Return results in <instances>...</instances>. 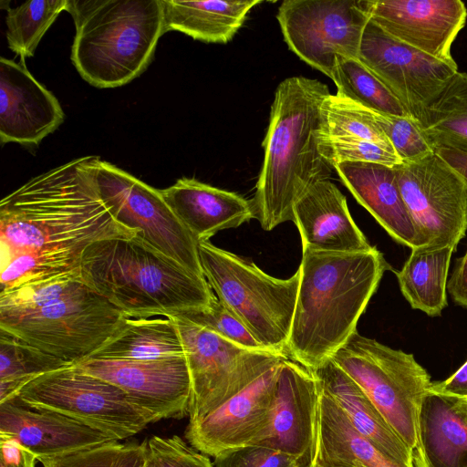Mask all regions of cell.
Segmentation results:
<instances>
[{
  "label": "cell",
  "mask_w": 467,
  "mask_h": 467,
  "mask_svg": "<svg viewBox=\"0 0 467 467\" xmlns=\"http://www.w3.org/2000/svg\"><path fill=\"white\" fill-rule=\"evenodd\" d=\"M99 157L85 156L33 177L0 202L1 264L33 252L85 249L94 242L135 237L102 199Z\"/></svg>",
  "instance_id": "6da1fadb"
},
{
  "label": "cell",
  "mask_w": 467,
  "mask_h": 467,
  "mask_svg": "<svg viewBox=\"0 0 467 467\" xmlns=\"http://www.w3.org/2000/svg\"><path fill=\"white\" fill-rule=\"evenodd\" d=\"M300 284L286 358L315 371L357 332V324L389 269L374 246L364 252L302 251Z\"/></svg>",
  "instance_id": "7a4b0ae2"
},
{
  "label": "cell",
  "mask_w": 467,
  "mask_h": 467,
  "mask_svg": "<svg viewBox=\"0 0 467 467\" xmlns=\"http://www.w3.org/2000/svg\"><path fill=\"white\" fill-rule=\"evenodd\" d=\"M330 94L326 84L302 76L277 86L264 141V161L252 204L261 227L271 231L293 222L296 202L334 169L321 155L320 109Z\"/></svg>",
  "instance_id": "3957f363"
},
{
  "label": "cell",
  "mask_w": 467,
  "mask_h": 467,
  "mask_svg": "<svg viewBox=\"0 0 467 467\" xmlns=\"http://www.w3.org/2000/svg\"><path fill=\"white\" fill-rule=\"evenodd\" d=\"M84 283L131 317H170L209 307L216 298L204 277L139 238L92 243L80 263Z\"/></svg>",
  "instance_id": "277c9868"
},
{
  "label": "cell",
  "mask_w": 467,
  "mask_h": 467,
  "mask_svg": "<svg viewBox=\"0 0 467 467\" xmlns=\"http://www.w3.org/2000/svg\"><path fill=\"white\" fill-rule=\"evenodd\" d=\"M66 11L76 27L71 61L100 88L139 77L165 33L161 0H67Z\"/></svg>",
  "instance_id": "5b68a950"
},
{
  "label": "cell",
  "mask_w": 467,
  "mask_h": 467,
  "mask_svg": "<svg viewBox=\"0 0 467 467\" xmlns=\"http://www.w3.org/2000/svg\"><path fill=\"white\" fill-rule=\"evenodd\" d=\"M126 316L82 280H59L40 302L0 306V329L69 363L90 357Z\"/></svg>",
  "instance_id": "8992f818"
},
{
  "label": "cell",
  "mask_w": 467,
  "mask_h": 467,
  "mask_svg": "<svg viewBox=\"0 0 467 467\" xmlns=\"http://www.w3.org/2000/svg\"><path fill=\"white\" fill-rule=\"evenodd\" d=\"M202 274L217 299L267 350L285 356L300 284L269 275L254 262L203 241L198 243Z\"/></svg>",
  "instance_id": "52a82bcc"
},
{
  "label": "cell",
  "mask_w": 467,
  "mask_h": 467,
  "mask_svg": "<svg viewBox=\"0 0 467 467\" xmlns=\"http://www.w3.org/2000/svg\"><path fill=\"white\" fill-rule=\"evenodd\" d=\"M332 359L361 388L412 451L420 407L432 382L412 354L355 332Z\"/></svg>",
  "instance_id": "ba28073f"
},
{
  "label": "cell",
  "mask_w": 467,
  "mask_h": 467,
  "mask_svg": "<svg viewBox=\"0 0 467 467\" xmlns=\"http://www.w3.org/2000/svg\"><path fill=\"white\" fill-rule=\"evenodd\" d=\"M16 395L30 407L62 413L119 441L155 422L121 389L75 364L35 378Z\"/></svg>",
  "instance_id": "9c48e42d"
},
{
  "label": "cell",
  "mask_w": 467,
  "mask_h": 467,
  "mask_svg": "<svg viewBox=\"0 0 467 467\" xmlns=\"http://www.w3.org/2000/svg\"><path fill=\"white\" fill-rule=\"evenodd\" d=\"M173 317L183 344L192 383L189 421L207 415L285 356L234 344L186 317Z\"/></svg>",
  "instance_id": "30bf717a"
},
{
  "label": "cell",
  "mask_w": 467,
  "mask_h": 467,
  "mask_svg": "<svg viewBox=\"0 0 467 467\" xmlns=\"http://www.w3.org/2000/svg\"><path fill=\"white\" fill-rule=\"evenodd\" d=\"M96 180L100 195L114 218L136 237L204 277L198 242L155 189L119 167L99 159Z\"/></svg>",
  "instance_id": "8fae6325"
},
{
  "label": "cell",
  "mask_w": 467,
  "mask_h": 467,
  "mask_svg": "<svg viewBox=\"0 0 467 467\" xmlns=\"http://www.w3.org/2000/svg\"><path fill=\"white\" fill-rule=\"evenodd\" d=\"M276 18L290 50L329 78L338 60L358 58L369 21L360 0H285Z\"/></svg>",
  "instance_id": "7c38bea8"
},
{
  "label": "cell",
  "mask_w": 467,
  "mask_h": 467,
  "mask_svg": "<svg viewBox=\"0 0 467 467\" xmlns=\"http://www.w3.org/2000/svg\"><path fill=\"white\" fill-rule=\"evenodd\" d=\"M424 250L456 248L467 230V191L436 152L393 167Z\"/></svg>",
  "instance_id": "4fadbf2b"
},
{
  "label": "cell",
  "mask_w": 467,
  "mask_h": 467,
  "mask_svg": "<svg viewBox=\"0 0 467 467\" xmlns=\"http://www.w3.org/2000/svg\"><path fill=\"white\" fill-rule=\"evenodd\" d=\"M358 59L418 120L427 104L458 71L457 64L441 61L394 39L370 20L363 32Z\"/></svg>",
  "instance_id": "5bb4252c"
},
{
  "label": "cell",
  "mask_w": 467,
  "mask_h": 467,
  "mask_svg": "<svg viewBox=\"0 0 467 467\" xmlns=\"http://www.w3.org/2000/svg\"><path fill=\"white\" fill-rule=\"evenodd\" d=\"M74 364L121 389L155 422L189 417L192 383L185 357L159 360L88 358Z\"/></svg>",
  "instance_id": "9a60e30c"
},
{
  "label": "cell",
  "mask_w": 467,
  "mask_h": 467,
  "mask_svg": "<svg viewBox=\"0 0 467 467\" xmlns=\"http://www.w3.org/2000/svg\"><path fill=\"white\" fill-rule=\"evenodd\" d=\"M280 362L214 410L189 421L184 433L188 443L213 458L258 444L270 422Z\"/></svg>",
  "instance_id": "2e32d148"
},
{
  "label": "cell",
  "mask_w": 467,
  "mask_h": 467,
  "mask_svg": "<svg viewBox=\"0 0 467 467\" xmlns=\"http://www.w3.org/2000/svg\"><path fill=\"white\" fill-rule=\"evenodd\" d=\"M368 18L394 39L456 64L451 46L466 23L460 0H360Z\"/></svg>",
  "instance_id": "e0dca14e"
},
{
  "label": "cell",
  "mask_w": 467,
  "mask_h": 467,
  "mask_svg": "<svg viewBox=\"0 0 467 467\" xmlns=\"http://www.w3.org/2000/svg\"><path fill=\"white\" fill-rule=\"evenodd\" d=\"M57 99L24 65L0 58V140L37 146L64 121Z\"/></svg>",
  "instance_id": "ac0fdd59"
},
{
  "label": "cell",
  "mask_w": 467,
  "mask_h": 467,
  "mask_svg": "<svg viewBox=\"0 0 467 467\" xmlns=\"http://www.w3.org/2000/svg\"><path fill=\"white\" fill-rule=\"evenodd\" d=\"M318 391L319 381L312 371L291 359H282L270 422L258 444L277 449L306 467L313 447Z\"/></svg>",
  "instance_id": "d6986e66"
},
{
  "label": "cell",
  "mask_w": 467,
  "mask_h": 467,
  "mask_svg": "<svg viewBox=\"0 0 467 467\" xmlns=\"http://www.w3.org/2000/svg\"><path fill=\"white\" fill-rule=\"evenodd\" d=\"M0 437L38 457L67 454L116 441L79 420L26 404L17 395L0 403Z\"/></svg>",
  "instance_id": "ffe728a7"
},
{
  "label": "cell",
  "mask_w": 467,
  "mask_h": 467,
  "mask_svg": "<svg viewBox=\"0 0 467 467\" xmlns=\"http://www.w3.org/2000/svg\"><path fill=\"white\" fill-rule=\"evenodd\" d=\"M302 251L355 253L372 249L354 222L345 195L329 180L313 185L295 204Z\"/></svg>",
  "instance_id": "44dd1931"
},
{
  "label": "cell",
  "mask_w": 467,
  "mask_h": 467,
  "mask_svg": "<svg viewBox=\"0 0 467 467\" xmlns=\"http://www.w3.org/2000/svg\"><path fill=\"white\" fill-rule=\"evenodd\" d=\"M334 170L358 202L395 241L411 249L422 246L393 167L370 162H340Z\"/></svg>",
  "instance_id": "7402d4cb"
},
{
  "label": "cell",
  "mask_w": 467,
  "mask_h": 467,
  "mask_svg": "<svg viewBox=\"0 0 467 467\" xmlns=\"http://www.w3.org/2000/svg\"><path fill=\"white\" fill-rule=\"evenodd\" d=\"M160 192L198 243L255 218L251 201L192 178H181Z\"/></svg>",
  "instance_id": "603a6c76"
},
{
  "label": "cell",
  "mask_w": 467,
  "mask_h": 467,
  "mask_svg": "<svg viewBox=\"0 0 467 467\" xmlns=\"http://www.w3.org/2000/svg\"><path fill=\"white\" fill-rule=\"evenodd\" d=\"M306 467L408 466L386 455L361 435L340 405L319 382L313 447Z\"/></svg>",
  "instance_id": "cb8c5ba5"
},
{
  "label": "cell",
  "mask_w": 467,
  "mask_h": 467,
  "mask_svg": "<svg viewBox=\"0 0 467 467\" xmlns=\"http://www.w3.org/2000/svg\"><path fill=\"white\" fill-rule=\"evenodd\" d=\"M414 467H467V413L452 398L429 392L418 423Z\"/></svg>",
  "instance_id": "d4e9b609"
},
{
  "label": "cell",
  "mask_w": 467,
  "mask_h": 467,
  "mask_svg": "<svg viewBox=\"0 0 467 467\" xmlns=\"http://www.w3.org/2000/svg\"><path fill=\"white\" fill-rule=\"evenodd\" d=\"M353 427L390 458L414 467L413 451L396 434L361 388L331 358L315 371Z\"/></svg>",
  "instance_id": "484cf974"
},
{
  "label": "cell",
  "mask_w": 467,
  "mask_h": 467,
  "mask_svg": "<svg viewBox=\"0 0 467 467\" xmlns=\"http://www.w3.org/2000/svg\"><path fill=\"white\" fill-rule=\"evenodd\" d=\"M164 29L178 31L195 40L225 44L262 0H161Z\"/></svg>",
  "instance_id": "4316f807"
},
{
  "label": "cell",
  "mask_w": 467,
  "mask_h": 467,
  "mask_svg": "<svg viewBox=\"0 0 467 467\" xmlns=\"http://www.w3.org/2000/svg\"><path fill=\"white\" fill-rule=\"evenodd\" d=\"M185 357L172 317H125L112 336L90 357L95 358L159 360Z\"/></svg>",
  "instance_id": "83f0119b"
},
{
  "label": "cell",
  "mask_w": 467,
  "mask_h": 467,
  "mask_svg": "<svg viewBox=\"0 0 467 467\" xmlns=\"http://www.w3.org/2000/svg\"><path fill=\"white\" fill-rule=\"evenodd\" d=\"M454 250L451 246L432 251L411 249L396 275L400 291L412 308L431 317L441 314L447 306V275Z\"/></svg>",
  "instance_id": "f1b7e54d"
},
{
  "label": "cell",
  "mask_w": 467,
  "mask_h": 467,
  "mask_svg": "<svg viewBox=\"0 0 467 467\" xmlns=\"http://www.w3.org/2000/svg\"><path fill=\"white\" fill-rule=\"evenodd\" d=\"M436 148L467 153V73L457 71L427 104L419 119Z\"/></svg>",
  "instance_id": "f546056e"
},
{
  "label": "cell",
  "mask_w": 467,
  "mask_h": 467,
  "mask_svg": "<svg viewBox=\"0 0 467 467\" xmlns=\"http://www.w3.org/2000/svg\"><path fill=\"white\" fill-rule=\"evenodd\" d=\"M72 364L0 329V403L35 378Z\"/></svg>",
  "instance_id": "4dcf8cb0"
},
{
  "label": "cell",
  "mask_w": 467,
  "mask_h": 467,
  "mask_svg": "<svg viewBox=\"0 0 467 467\" xmlns=\"http://www.w3.org/2000/svg\"><path fill=\"white\" fill-rule=\"evenodd\" d=\"M86 249V248H85ZM85 249L26 253L1 264V292L49 281L80 270Z\"/></svg>",
  "instance_id": "1f68e13d"
},
{
  "label": "cell",
  "mask_w": 467,
  "mask_h": 467,
  "mask_svg": "<svg viewBox=\"0 0 467 467\" xmlns=\"http://www.w3.org/2000/svg\"><path fill=\"white\" fill-rule=\"evenodd\" d=\"M330 78L343 98L378 112L410 116L391 89L358 58L338 60Z\"/></svg>",
  "instance_id": "d6a6232c"
},
{
  "label": "cell",
  "mask_w": 467,
  "mask_h": 467,
  "mask_svg": "<svg viewBox=\"0 0 467 467\" xmlns=\"http://www.w3.org/2000/svg\"><path fill=\"white\" fill-rule=\"evenodd\" d=\"M334 139L366 140L393 149L369 109L337 94H328L320 109L317 140Z\"/></svg>",
  "instance_id": "836d02e7"
},
{
  "label": "cell",
  "mask_w": 467,
  "mask_h": 467,
  "mask_svg": "<svg viewBox=\"0 0 467 467\" xmlns=\"http://www.w3.org/2000/svg\"><path fill=\"white\" fill-rule=\"evenodd\" d=\"M67 6V0H33L6 7V40L21 61L34 55L41 38Z\"/></svg>",
  "instance_id": "e575fe53"
},
{
  "label": "cell",
  "mask_w": 467,
  "mask_h": 467,
  "mask_svg": "<svg viewBox=\"0 0 467 467\" xmlns=\"http://www.w3.org/2000/svg\"><path fill=\"white\" fill-rule=\"evenodd\" d=\"M370 110L373 119L402 162L418 161L435 153V147L418 119Z\"/></svg>",
  "instance_id": "d590c367"
},
{
  "label": "cell",
  "mask_w": 467,
  "mask_h": 467,
  "mask_svg": "<svg viewBox=\"0 0 467 467\" xmlns=\"http://www.w3.org/2000/svg\"><path fill=\"white\" fill-rule=\"evenodd\" d=\"M318 148L333 168L340 162H370L390 167L402 163L393 149L366 140H320Z\"/></svg>",
  "instance_id": "8d00e7d4"
},
{
  "label": "cell",
  "mask_w": 467,
  "mask_h": 467,
  "mask_svg": "<svg viewBox=\"0 0 467 467\" xmlns=\"http://www.w3.org/2000/svg\"><path fill=\"white\" fill-rule=\"evenodd\" d=\"M181 316L241 347L256 351H269L254 337L243 322L217 297L209 307L181 314Z\"/></svg>",
  "instance_id": "74e56055"
},
{
  "label": "cell",
  "mask_w": 467,
  "mask_h": 467,
  "mask_svg": "<svg viewBox=\"0 0 467 467\" xmlns=\"http://www.w3.org/2000/svg\"><path fill=\"white\" fill-rule=\"evenodd\" d=\"M146 463L148 467H214L208 455L178 435L147 439Z\"/></svg>",
  "instance_id": "f35d334b"
},
{
  "label": "cell",
  "mask_w": 467,
  "mask_h": 467,
  "mask_svg": "<svg viewBox=\"0 0 467 467\" xmlns=\"http://www.w3.org/2000/svg\"><path fill=\"white\" fill-rule=\"evenodd\" d=\"M213 459L214 467H301L294 457L265 444L238 448Z\"/></svg>",
  "instance_id": "ab89813d"
},
{
  "label": "cell",
  "mask_w": 467,
  "mask_h": 467,
  "mask_svg": "<svg viewBox=\"0 0 467 467\" xmlns=\"http://www.w3.org/2000/svg\"><path fill=\"white\" fill-rule=\"evenodd\" d=\"M37 457L15 440L0 437V467H36Z\"/></svg>",
  "instance_id": "60d3db41"
},
{
  "label": "cell",
  "mask_w": 467,
  "mask_h": 467,
  "mask_svg": "<svg viewBox=\"0 0 467 467\" xmlns=\"http://www.w3.org/2000/svg\"><path fill=\"white\" fill-rule=\"evenodd\" d=\"M430 392L453 399L467 397V361L448 379L432 382Z\"/></svg>",
  "instance_id": "b9f144b4"
},
{
  "label": "cell",
  "mask_w": 467,
  "mask_h": 467,
  "mask_svg": "<svg viewBox=\"0 0 467 467\" xmlns=\"http://www.w3.org/2000/svg\"><path fill=\"white\" fill-rule=\"evenodd\" d=\"M447 288L454 303L467 309V251L458 260Z\"/></svg>",
  "instance_id": "7bdbcfd3"
},
{
  "label": "cell",
  "mask_w": 467,
  "mask_h": 467,
  "mask_svg": "<svg viewBox=\"0 0 467 467\" xmlns=\"http://www.w3.org/2000/svg\"><path fill=\"white\" fill-rule=\"evenodd\" d=\"M435 152L458 174L467 191V153L444 147L436 148Z\"/></svg>",
  "instance_id": "ee69618b"
},
{
  "label": "cell",
  "mask_w": 467,
  "mask_h": 467,
  "mask_svg": "<svg viewBox=\"0 0 467 467\" xmlns=\"http://www.w3.org/2000/svg\"><path fill=\"white\" fill-rule=\"evenodd\" d=\"M452 400L457 409L467 413V397L459 399L452 398Z\"/></svg>",
  "instance_id": "f6af8a7d"
}]
</instances>
